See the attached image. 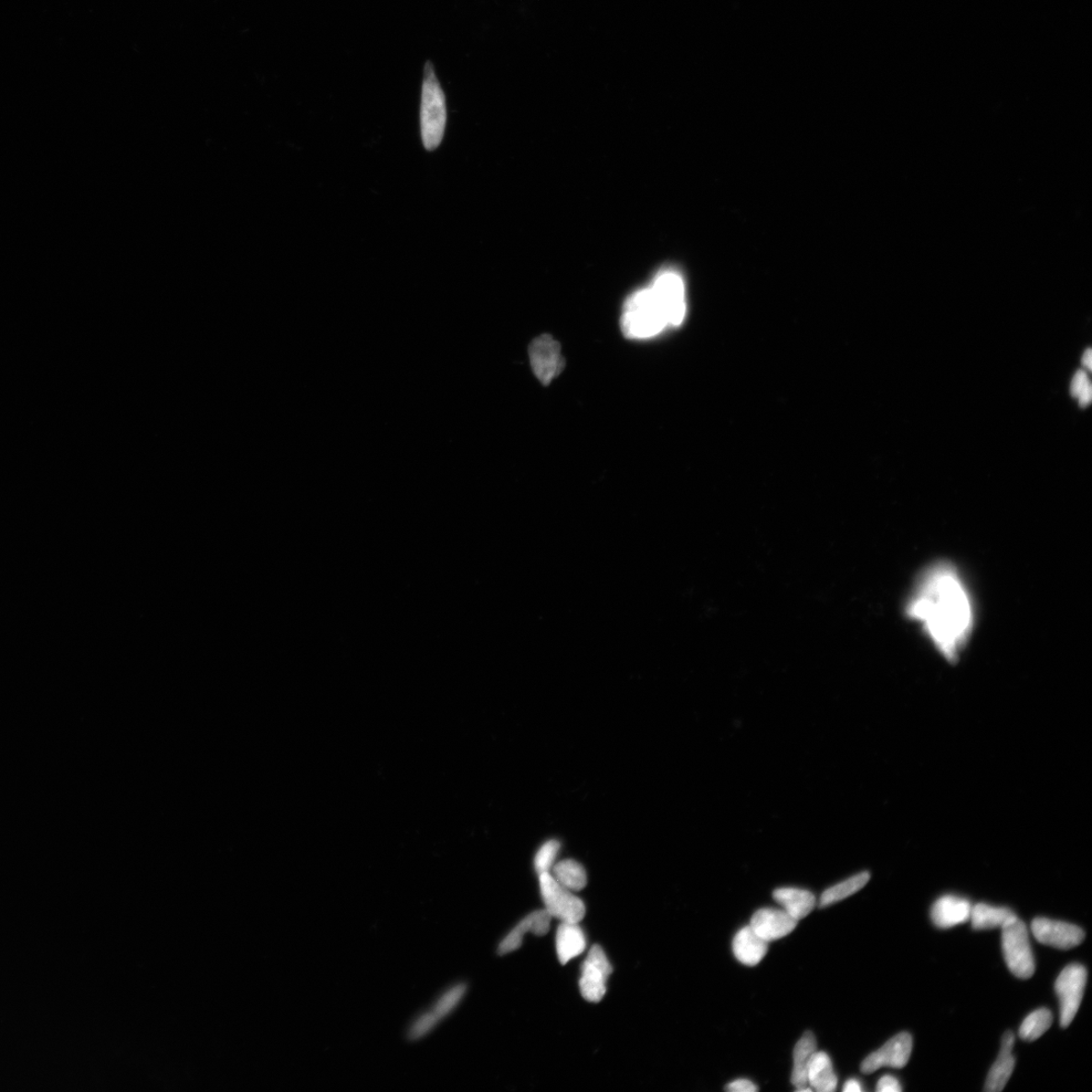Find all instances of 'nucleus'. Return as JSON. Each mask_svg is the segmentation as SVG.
Here are the masks:
<instances>
[{
  "mask_svg": "<svg viewBox=\"0 0 1092 1092\" xmlns=\"http://www.w3.org/2000/svg\"><path fill=\"white\" fill-rule=\"evenodd\" d=\"M907 614L922 626L934 647L952 663L968 642L974 624L969 591L947 563L933 564L922 573L909 598Z\"/></svg>",
  "mask_w": 1092,
  "mask_h": 1092,
  "instance_id": "1",
  "label": "nucleus"
},
{
  "mask_svg": "<svg viewBox=\"0 0 1092 1092\" xmlns=\"http://www.w3.org/2000/svg\"><path fill=\"white\" fill-rule=\"evenodd\" d=\"M686 315L685 285L680 273L665 269L652 283L626 301L622 329L629 339H648L668 326H679Z\"/></svg>",
  "mask_w": 1092,
  "mask_h": 1092,
  "instance_id": "2",
  "label": "nucleus"
},
{
  "mask_svg": "<svg viewBox=\"0 0 1092 1092\" xmlns=\"http://www.w3.org/2000/svg\"><path fill=\"white\" fill-rule=\"evenodd\" d=\"M447 122L446 100L432 62L424 68L420 125L424 148L434 151L444 140Z\"/></svg>",
  "mask_w": 1092,
  "mask_h": 1092,
  "instance_id": "3",
  "label": "nucleus"
},
{
  "mask_svg": "<svg viewBox=\"0 0 1092 1092\" xmlns=\"http://www.w3.org/2000/svg\"><path fill=\"white\" fill-rule=\"evenodd\" d=\"M1002 929L1003 951L1007 967L1017 979H1031L1035 973V960L1025 922L1015 917Z\"/></svg>",
  "mask_w": 1092,
  "mask_h": 1092,
  "instance_id": "4",
  "label": "nucleus"
},
{
  "mask_svg": "<svg viewBox=\"0 0 1092 1092\" xmlns=\"http://www.w3.org/2000/svg\"><path fill=\"white\" fill-rule=\"evenodd\" d=\"M540 885L545 910L562 922L579 923L586 915L584 902L573 891L562 886L552 874L540 875Z\"/></svg>",
  "mask_w": 1092,
  "mask_h": 1092,
  "instance_id": "5",
  "label": "nucleus"
},
{
  "mask_svg": "<svg viewBox=\"0 0 1092 1092\" xmlns=\"http://www.w3.org/2000/svg\"><path fill=\"white\" fill-rule=\"evenodd\" d=\"M1087 981L1085 966L1071 964L1058 976L1055 991L1060 1002V1023L1067 1027L1074 1020L1079 1010Z\"/></svg>",
  "mask_w": 1092,
  "mask_h": 1092,
  "instance_id": "6",
  "label": "nucleus"
},
{
  "mask_svg": "<svg viewBox=\"0 0 1092 1092\" xmlns=\"http://www.w3.org/2000/svg\"><path fill=\"white\" fill-rule=\"evenodd\" d=\"M613 972L604 950L595 944L588 954L579 982L581 994L587 1002L599 1003L607 991L609 976Z\"/></svg>",
  "mask_w": 1092,
  "mask_h": 1092,
  "instance_id": "7",
  "label": "nucleus"
},
{
  "mask_svg": "<svg viewBox=\"0 0 1092 1092\" xmlns=\"http://www.w3.org/2000/svg\"><path fill=\"white\" fill-rule=\"evenodd\" d=\"M528 351L533 373L544 386L550 385L564 369L561 345L549 334L535 338Z\"/></svg>",
  "mask_w": 1092,
  "mask_h": 1092,
  "instance_id": "8",
  "label": "nucleus"
},
{
  "mask_svg": "<svg viewBox=\"0 0 1092 1092\" xmlns=\"http://www.w3.org/2000/svg\"><path fill=\"white\" fill-rule=\"evenodd\" d=\"M1032 932L1039 943L1062 950L1073 949L1086 938L1084 930L1077 926L1044 918L1033 920Z\"/></svg>",
  "mask_w": 1092,
  "mask_h": 1092,
  "instance_id": "9",
  "label": "nucleus"
},
{
  "mask_svg": "<svg viewBox=\"0 0 1092 1092\" xmlns=\"http://www.w3.org/2000/svg\"><path fill=\"white\" fill-rule=\"evenodd\" d=\"M911 1051V1036L900 1033L870 1054L861 1064V1071L864 1074H871L882 1067L903 1068L908 1063Z\"/></svg>",
  "mask_w": 1092,
  "mask_h": 1092,
  "instance_id": "10",
  "label": "nucleus"
},
{
  "mask_svg": "<svg viewBox=\"0 0 1092 1092\" xmlns=\"http://www.w3.org/2000/svg\"><path fill=\"white\" fill-rule=\"evenodd\" d=\"M798 920L785 910L762 908L754 912L751 920L752 929L766 942L789 936L797 927Z\"/></svg>",
  "mask_w": 1092,
  "mask_h": 1092,
  "instance_id": "11",
  "label": "nucleus"
},
{
  "mask_svg": "<svg viewBox=\"0 0 1092 1092\" xmlns=\"http://www.w3.org/2000/svg\"><path fill=\"white\" fill-rule=\"evenodd\" d=\"M972 906L968 899L944 896L933 903L931 918L933 925L940 929H950L962 925L970 920Z\"/></svg>",
  "mask_w": 1092,
  "mask_h": 1092,
  "instance_id": "12",
  "label": "nucleus"
},
{
  "mask_svg": "<svg viewBox=\"0 0 1092 1092\" xmlns=\"http://www.w3.org/2000/svg\"><path fill=\"white\" fill-rule=\"evenodd\" d=\"M552 917L545 909L530 913L514 928L499 944L498 954L506 955L521 947L523 937L528 932L544 936L551 928Z\"/></svg>",
  "mask_w": 1092,
  "mask_h": 1092,
  "instance_id": "13",
  "label": "nucleus"
},
{
  "mask_svg": "<svg viewBox=\"0 0 1092 1092\" xmlns=\"http://www.w3.org/2000/svg\"><path fill=\"white\" fill-rule=\"evenodd\" d=\"M1015 1042V1035L1007 1031L1002 1041L1001 1051L987 1076L984 1090L987 1092H1001L1009 1083L1015 1066L1013 1049Z\"/></svg>",
  "mask_w": 1092,
  "mask_h": 1092,
  "instance_id": "14",
  "label": "nucleus"
},
{
  "mask_svg": "<svg viewBox=\"0 0 1092 1092\" xmlns=\"http://www.w3.org/2000/svg\"><path fill=\"white\" fill-rule=\"evenodd\" d=\"M768 946L769 943L761 938L751 926L742 929L732 942L734 956L747 966L758 965L768 952Z\"/></svg>",
  "mask_w": 1092,
  "mask_h": 1092,
  "instance_id": "15",
  "label": "nucleus"
},
{
  "mask_svg": "<svg viewBox=\"0 0 1092 1092\" xmlns=\"http://www.w3.org/2000/svg\"><path fill=\"white\" fill-rule=\"evenodd\" d=\"M773 897L789 915L798 921L810 915L816 906L814 895L811 891L801 888H778L773 892Z\"/></svg>",
  "mask_w": 1092,
  "mask_h": 1092,
  "instance_id": "16",
  "label": "nucleus"
},
{
  "mask_svg": "<svg viewBox=\"0 0 1092 1092\" xmlns=\"http://www.w3.org/2000/svg\"><path fill=\"white\" fill-rule=\"evenodd\" d=\"M556 953L562 965L568 964L581 955L587 947L584 931L579 923L562 922L556 932Z\"/></svg>",
  "mask_w": 1092,
  "mask_h": 1092,
  "instance_id": "17",
  "label": "nucleus"
},
{
  "mask_svg": "<svg viewBox=\"0 0 1092 1092\" xmlns=\"http://www.w3.org/2000/svg\"><path fill=\"white\" fill-rule=\"evenodd\" d=\"M808 1085L817 1092H833L837 1086L831 1058L825 1052H814L807 1067Z\"/></svg>",
  "mask_w": 1092,
  "mask_h": 1092,
  "instance_id": "18",
  "label": "nucleus"
},
{
  "mask_svg": "<svg viewBox=\"0 0 1092 1092\" xmlns=\"http://www.w3.org/2000/svg\"><path fill=\"white\" fill-rule=\"evenodd\" d=\"M817 1051L816 1039L813 1032L806 1031L794 1047L793 1071L791 1083L801 1089L808 1086L807 1067L814 1052Z\"/></svg>",
  "mask_w": 1092,
  "mask_h": 1092,
  "instance_id": "19",
  "label": "nucleus"
},
{
  "mask_svg": "<svg viewBox=\"0 0 1092 1092\" xmlns=\"http://www.w3.org/2000/svg\"><path fill=\"white\" fill-rule=\"evenodd\" d=\"M1016 917L1015 913L1007 908H995L986 903H979L972 907L971 923L974 930H991L1003 928L1006 922Z\"/></svg>",
  "mask_w": 1092,
  "mask_h": 1092,
  "instance_id": "20",
  "label": "nucleus"
},
{
  "mask_svg": "<svg viewBox=\"0 0 1092 1092\" xmlns=\"http://www.w3.org/2000/svg\"><path fill=\"white\" fill-rule=\"evenodd\" d=\"M869 872H862L848 878L831 888L826 889L819 900V907L826 908L857 894L865 887L870 880Z\"/></svg>",
  "mask_w": 1092,
  "mask_h": 1092,
  "instance_id": "21",
  "label": "nucleus"
},
{
  "mask_svg": "<svg viewBox=\"0 0 1092 1092\" xmlns=\"http://www.w3.org/2000/svg\"><path fill=\"white\" fill-rule=\"evenodd\" d=\"M552 877L566 889L580 891L587 885V873L584 867L573 860L562 861L553 868Z\"/></svg>",
  "mask_w": 1092,
  "mask_h": 1092,
  "instance_id": "22",
  "label": "nucleus"
},
{
  "mask_svg": "<svg viewBox=\"0 0 1092 1092\" xmlns=\"http://www.w3.org/2000/svg\"><path fill=\"white\" fill-rule=\"evenodd\" d=\"M1053 1023V1015L1051 1012L1047 1009H1039L1028 1015L1023 1022L1020 1031V1037L1025 1041L1033 1042L1035 1039L1043 1036L1051 1027Z\"/></svg>",
  "mask_w": 1092,
  "mask_h": 1092,
  "instance_id": "23",
  "label": "nucleus"
},
{
  "mask_svg": "<svg viewBox=\"0 0 1092 1092\" xmlns=\"http://www.w3.org/2000/svg\"><path fill=\"white\" fill-rule=\"evenodd\" d=\"M468 987L464 983H459L451 987L444 995H441L433 1006L432 1012L436 1015L439 1021H443L445 1017L453 1013L467 992Z\"/></svg>",
  "mask_w": 1092,
  "mask_h": 1092,
  "instance_id": "24",
  "label": "nucleus"
},
{
  "mask_svg": "<svg viewBox=\"0 0 1092 1092\" xmlns=\"http://www.w3.org/2000/svg\"><path fill=\"white\" fill-rule=\"evenodd\" d=\"M560 850V843L556 841H549L545 843L535 856L534 866L539 875L543 873H550L556 856Z\"/></svg>",
  "mask_w": 1092,
  "mask_h": 1092,
  "instance_id": "25",
  "label": "nucleus"
},
{
  "mask_svg": "<svg viewBox=\"0 0 1092 1092\" xmlns=\"http://www.w3.org/2000/svg\"><path fill=\"white\" fill-rule=\"evenodd\" d=\"M439 1022L440 1021L432 1011L420 1015L413 1023L411 1027H410L408 1033L409 1039H412V1041H417V1039L424 1038L430 1032L434 1030V1027L439 1024Z\"/></svg>",
  "mask_w": 1092,
  "mask_h": 1092,
  "instance_id": "26",
  "label": "nucleus"
},
{
  "mask_svg": "<svg viewBox=\"0 0 1092 1092\" xmlns=\"http://www.w3.org/2000/svg\"><path fill=\"white\" fill-rule=\"evenodd\" d=\"M724 1089L730 1092H755L758 1091L759 1088L757 1086L752 1083L751 1080L738 1079L736 1081H732V1083L729 1084Z\"/></svg>",
  "mask_w": 1092,
  "mask_h": 1092,
  "instance_id": "27",
  "label": "nucleus"
},
{
  "mask_svg": "<svg viewBox=\"0 0 1092 1092\" xmlns=\"http://www.w3.org/2000/svg\"><path fill=\"white\" fill-rule=\"evenodd\" d=\"M901 1090L899 1081L894 1076L886 1075L878 1081V1092H900Z\"/></svg>",
  "mask_w": 1092,
  "mask_h": 1092,
  "instance_id": "28",
  "label": "nucleus"
},
{
  "mask_svg": "<svg viewBox=\"0 0 1092 1092\" xmlns=\"http://www.w3.org/2000/svg\"><path fill=\"white\" fill-rule=\"evenodd\" d=\"M1088 381H1089V379H1088V376L1086 372H1084V371L1077 372L1075 374V375L1074 376L1073 382H1071V386H1070L1071 395H1073L1074 398H1077L1079 393L1081 392V390H1083L1084 386L1086 385V383Z\"/></svg>",
  "mask_w": 1092,
  "mask_h": 1092,
  "instance_id": "29",
  "label": "nucleus"
},
{
  "mask_svg": "<svg viewBox=\"0 0 1092 1092\" xmlns=\"http://www.w3.org/2000/svg\"><path fill=\"white\" fill-rule=\"evenodd\" d=\"M1091 397H1092V386H1091L1090 382L1088 381L1077 397L1080 407H1083V408L1087 407L1091 402Z\"/></svg>",
  "mask_w": 1092,
  "mask_h": 1092,
  "instance_id": "30",
  "label": "nucleus"
},
{
  "mask_svg": "<svg viewBox=\"0 0 1092 1092\" xmlns=\"http://www.w3.org/2000/svg\"><path fill=\"white\" fill-rule=\"evenodd\" d=\"M844 1091L845 1092H861V1091H862V1087H861V1085L858 1080L849 1079L847 1081V1083L844 1086Z\"/></svg>",
  "mask_w": 1092,
  "mask_h": 1092,
  "instance_id": "31",
  "label": "nucleus"
},
{
  "mask_svg": "<svg viewBox=\"0 0 1092 1092\" xmlns=\"http://www.w3.org/2000/svg\"><path fill=\"white\" fill-rule=\"evenodd\" d=\"M1091 357H1092L1091 356V350L1088 349L1085 352L1084 357H1083V364L1086 367V369L1088 371H1091Z\"/></svg>",
  "mask_w": 1092,
  "mask_h": 1092,
  "instance_id": "32",
  "label": "nucleus"
}]
</instances>
